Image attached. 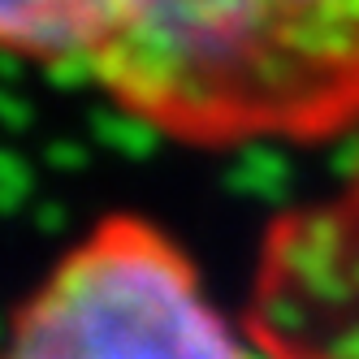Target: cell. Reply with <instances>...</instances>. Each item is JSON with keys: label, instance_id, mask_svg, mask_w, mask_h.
Masks as SVG:
<instances>
[{"label": "cell", "instance_id": "obj_3", "mask_svg": "<svg viewBox=\"0 0 359 359\" xmlns=\"http://www.w3.org/2000/svg\"><path fill=\"white\" fill-rule=\"evenodd\" d=\"M117 5L121 0H0V53L87 74L113 31Z\"/></svg>", "mask_w": 359, "mask_h": 359}, {"label": "cell", "instance_id": "obj_1", "mask_svg": "<svg viewBox=\"0 0 359 359\" xmlns=\"http://www.w3.org/2000/svg\"><path fill=\"white\" fill-rule=\"evenodd\" d=\"M87 79L191 147L316 143L359 121V0H121Z\"/></svg>", "mask_w": 359, "mask_h": 359}, {"label": "cell", "instance_id": "obj_2", "mask_svg": "<svg viewBox=\"0 0 359 359\" xmlns=\"http://www.w3.org/2000/svg\"><path fill=\"white\" fill-rule=\"evenodd\" d=\"M0 359H251V351L165 229L109 217L18 307Z\"/></svg>", "mask_w": 359, "mask_h": 359}]
</instances>
